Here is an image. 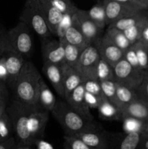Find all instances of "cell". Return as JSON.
Masks as SVG:
<instances>
[{
    "mask_svg": "<svg viewBox=\"0 0 148 149\" xmlns=\"http://www.w3.org/2000/svg\"><path fill=\"white\" fill-rule=\"evenodd\" d=\"M51 113L62 127L65 135L68 136H75L99 126L94 119H90L73 109L66 100L56 102Z\"/></svg>",
    "mask_w": 148,
    "mask_h": 149,
    "instance_id": "obj_1",
    "label": "cell"
},
{
    "mask_svg": "<svg viewBox=\"0 0 148 149\" xmlns=\"http://www.w3.org/2000/svg\"><path fill=\"white\" fill-rule=\"evenodd\" d=\"M41 78L34 64L26 61L12 88L16 100L27 104H38Z\"/></svg>",
    "mask_w": 148,
    "mask_h": 149,
    "instance_id": "obj_2",
    "label": "cell"
},
{
    "mask_svg": "<svg viewBox=\"0 0 148 149\" xmlns=\"http://www.w3.org/2000/svg\"><path fill=\"white\" fill-rule=\"evenodd\" d=\"M33 105L15 100L6 109L12 124L17 145L31 146V139L28 130V121Z\"/></svg>",
    "mask_w": 148,
    "mask_h": 149,
    "instance_id": "obj_3",
    "label": "cell"
},
{
    "mask_svg": "<svg viewBox=\"0 0 148 149\" xmlns=\"http://www.w3.org/2000/svg\"><path fill=\"white\" fill-rule=\"evenodd\" d=\"M20 20L26 23L43 39H46L52 34L45 20L39 0H26Z\"/></svg>",
    "mask_w": 148,
    "mask_h": 149,
    "instance_id": "obj_4",
    "label": "cell"
},
{
    "mask_svg": "<svg viewBox=\"0 0 148 149\" xmlns=\"http://www.w3.org/2000/svg\"><path fill=\"white\" fill-rule=\"evenodd\" d=\"M100 39L89 45L81 51L75 69L82 77L83 81L92 79H97V70L100 59L99 51Z\"/></svg>",
    "mask_w": 148,
    "mask_h": 149,
    "instance_id": "obj_5",
    "label": "cell"
},
{
    "mask_svg": "<svg viewBox=\"0 0 148 149\" xmlns=\"http://www.w3.org/2000/svg\"><path fill=\"white\" fill-rule=\"evenodd\" d=\"M10 45L13 49L24 56H29L33 48V37L30 27L20 21L7 31Z\"/></svg>",
    "mask_w": 148,
    "mask_h": 149,
    "instance_id": "obj_6",
    "label": "cell"
},
{
    "mask_svg": "<svg viewBox=\"0 0 148 149\" xmlns=\"http://www.w3.org/2000/svg\"><path fill=\"white\" fill-rule=\"evenodd\" d=\"M113 69L116 82L135 90L142 83L145 73V71L132 66L124 58L120 60Z\"/></svg>",
    "mask_w": 148,
    "mask_h": 149,
    "instance_id": "obj_7",
    "label": "cell"
},
{
    "mask_svg": "<svg viewBox=\"0 0 148 149\" xmlns=\"http://www.w3.org/2000/svg\"><path fill=\"white\" fill-rule=\"evenodd\" d=\"M49 112L39 103L32 106L29 116L28 130L33 145L43 138L49 119Z\"/></svg>",
    "mask_w": 148,
    "mask_h": 149,
    "instance_id": "obj_8",
    "label": "cell"
},
{
    "mask_svg": "<svg viewBox=\"0 0 148 149\" xmlns=\"http://www.w3.org/2000/svg\"><path fill=\"white\" fill-rule=\"evenodd\" d=\"M145 135L144 132H108L106 149H137Z\"/></svg>",
    "mask_w": 148,
    "mask_h": 149,
    "instance_id": "obj_9",
    "label": "cell"
},
{
    "mask_svg": "<svg viewBox=\"0 0 148 149\" xmlns=\"http://www.w3.org/2000/svg\"><path fill=\"white\" fill-rule=\"evenodd\" d=\"M73 22L78 26L83 35L90 43L101 38L100 35L102 34L103 29L93 22L89 16L87 10L78 8L73 15Z\"/></svg>",
    "mask_w": 148,
    "mask_h": 149,
    "instance_id": "obj_10",
    "label": "cell"
},
{
    "mask_svg": "<svg viewBox=\"0 0 148 149\" xmlns=\"http://www.w3.org/2000/svg\"><path fill=\"white\" fill-rule=\"evenodd\" d=\"M44 62H49L62 66L65 62V49L62 39L46 41L42 44Z\"/></svg>",
    "mask_w": 148,
    "mask_h": 149,
    "instance_id": "obj_11",
    "label": "cell"
},
{
    "mask_svg": "<svg viewBox=\"0 0 148 149\" xmlns=\"http://www.w3.org/2000/svg\"><path fill=\"white\" fill-rule=\"evenodd\" d=\"M3 56L5 58L6 66L8 72L7 83L13 88L26 61L23 55L16 52L13 48H10L5 51Z\"/></svg>",
    "mask_w": 148,
    "mask_h": 149,
    "instance_id": "obj_12",
    "label": "cell"
},
{
    "mask_svg": "<svg viewBox=\"0 0 148 149\" xmlns=\"http://www.w3.org/2000/svg\"><path fill=\"white\" fill-rule=\"evenodd\" d=\"M107 134L100 126L94 129L84 131L75 135L81 141L92 149H106L107 143Z\"/></svg>",
    "mask_w": 148,
    "mask_h": 149,
    "instance_id": "obj_13",
    "label": "cell"
},
{
    "mask_svg": "<svg viewBox=\"0 0 148 149\" xmlns=\"http://www.w3.org/2000/svg\"><path fill=\"white\" fill-rule=\"evenodd\" d=\"M99 51L100 58L114 67L123 58L124 52L110 41L102 36L99 41Z\"/></svg>",
    "mask_w": 148,
    "mask_h": 149,
    "instance_id": "obj_14",
    "label": "cell"
},
{
    "mask_svg": "<svg viewBox=\"0 0 148 149\" xmlns=\"http://www.w3.org/2000/svg\"><path fill=\"white\" fill-rule=\"evenodd\" d=\"M43 71L57 93L64 98L63 74L62 67L57 64L44 62Z\"/></svg>",
    "mask_w": 148,
    "mask_h": 149,
    "instance_id": "obj_15",
    "label": "cell"
},
{
    "mask_svg": "<svg viewBox=\"0 0 148 149\" xmlns=\"http://www.w3.org/2000/svg\"><path fill=\"white\" fill-rule=\"evenodd\" d=\"M84 95L85 89L82 82L71 93L67 98H65V100L73 109L90 119H94L90 112V109L86 103Z\"/></svg>",
    "mask_w": 148,
    "mask_h": 149,
    "instance_id": "obj_16",
    "label": "cell"
},
{
    "mask_svg": "<svg viewBox=\"0 0 148 149\" xmlns=\"http://www.w3.org/2000/svg\"><path fill=\"white\" fill-rule=\"evenodd\" d=\"M122 119L124 117H132L145 122H148V104L137 98L121 109Z\"/></svg>",
    "mask_w": 148,
    "mask_h": 149,
    "instance_id": "obj_17",
    "label": "cell"
},
{
    "mask_svg": "<svg viewBox=\"0 0 148 149\" xmlns=\"http://www.w3.org/2000/svg\"><path fill=\"white\" fill-rule=\"evenodd\" d=\"M39 1L51 33L56 35L57 29L63 17V13L51 5L47 0H39Z\"/></svg>",
    "mask_w": 148,
    "mask_h": 149,
    "instance_id": "obj_18",
    "label": "cell"
},
{
    "mask_svg": "<svg viewBox=\"0 0 148 149\" xmlns=\"http://www.w3.org/2000/svg\"><path fill=\"white\" fill-rule=\"evenodd\" d=\"M136 10L131 9L120 3L117 2L113 0H106L105 1V17L106 25H111L118 19L123 16L130 14Z\"/></svg>",
    "mask_w": 148,
    "mask_h": 149,
    "instance_id": "obj_19",
    "label": "cell"
},
{
    "mask_svg": "<svg viewBox=\"0 0 148 149\" xmlns=\"http://www.w3.org/2000/svg\"><path fill=\"white\" fill-rule=\"evenodd\" d=\"M63 74L64 98H67L71 93L83 82V79L79 73L74 68L63 64L62 65Z\"/></svg>",
    "mask_w": 148,
    "mask_h": 149,
    "instance_id": "obj_20",
    "label": "cell"
},
{
    "mask_svg": "<svg viewBox=\"0 0 148 149\" xmlns=\"http://www.w3.org/2000/svg\"><path fill=\"white\" fill-rule=\"evenodd\" d=\"M97 110L102 119L108 121H122L120 109L106 97H103L101 99Z\"/></svg>",
    "mask_w": 148,
    "mask_h": 149,
    "instance_id": "obj_21",
    "label": "cell"
},
{
    "mask_svg": "<svg viewBox=\"0 0 148 149\" xmlns=\"http://www.w3.org/2000/svg\"><path fill=\"white\" fill-rule=\"evenodd\" d=\"M147 17H148V14L145 13V10L134 12V13H131L130 14L123 16V17L118 19L108 26L115 28L120 31H124L134 26L135 24L140 22L141 20H144Z\"/></svg>",
    "mask_w": 148,
    "mask_h": 149,
    "instance_id": "obj_22",
    "label": "cell"
},
{
    "mask_svg": "<svg viewBox=\"0 0 148 149\" xmlns=\"http://www.w3.org/2000/svg\"><path fill=\"white\" fill-rule=\"evenodd\" d=\"M63 39L68 43L78 47L82 50L91 44L86 39L78 26L73 22L72 26L68 29L65 33Z\"/></svg>",
    "mask_w": 148,
    "mask_h": 149,
    "instance_id": "obj_23",
    "label": "cell"
},
{
    "mask_svg": "<svg viewBox=\"0 0 148 149\" xmlns=\"http://www.w3.org/2000/svg\"><path fill=\"white\" fill-rule=\"evenodd\" d=\"M104 37L118 47L120 49L125 52L131 45L129 39L125 36L123 31L118 30L115 28L108 26V29L106 31L105 33L103 35Z\"/></svg>",
    "mask_w": 148,
    "mask_h": 149,
    "instance_id": "obj_24",
    "label": "cell"
},
{
    "mask_svg": "<svg viewBox=\"0 0 148 149\" xmlns=\"http://www.w3.org/2000/svg\"><path fill=\"white\" fill-rule=\"evenodd\" d=\"M56 98L43 79H41L39 93V103L46 110L51 111L56 104Z\"/></svg>",
    "mask_w": 148,
    "mask_h": 149,
    "instance_id": "obj_25",
    "label": "cell"
},
{
    "mask_svg": "<svg viewBox=\"0 0 148 149\" xmlns=\"http://www.w3.org/2000/svg\"><path fill=\"white\" fill-rule=\"evenodd\" d=\"M136 98V90L117 83L116 105L121 110L127 104Z\"/></svg>",
    "mask_w": 148,
    "mask_h": 149,
    "instance_id": "obj_26",
    "label": "cell"
},
{
    "mask_svg": "<svg viewBox=\"0 0 148 149\" xmlns=\"http://www.w3.org/2000/svg\"><path fill=\"white\" fill-rule=\"evenodd\" d=\"M105 1L106 0H99L89 10H87L90 18L96 25L102 29L106 25Z\"/></svg>",
    "mask_w": 148,
    "mask_h": 149,
    "instance_id": "obj_27",
    "label": "cell"
},
{
    "mask_svg": "<svg viewBox=\"0 0 148 149\" xmlns=\"http://www.w3.org/2000/svg\"><path fill=\"white\" fill-rule=\"evenodd\" d=\"M62 40H63L64 49H65V62H64V64L75 68L82 49L78 48V47L74 46V45L68 43L63 39H62Z\"/></svg>",
    "mask_w": 148,
    "mask_h": 149,
    "instance_id": "obj_28",
    "label": "cell"
},
{
    "mask_svg": "<svg viewBox=\"0 0 148 149\" xmlns=\"http://www.w3.org/2000/svg\"><path fill=\"white\" fill-rule=\"evenodd\" d=\"M12 132H14L12 124L7 111H5L0 116V143L12 137Z\"/></svg>",
    "mask_w": 148,
    "mask_h": 149,
    "instance_id": "obj_29",
    "label": "cell"
},
{
    "mask_svg": "<svg viewBox=\"0 0 148 149\" xmlns=\"http://www.w3.org/2000/svg\"><path fill=\"white\" fill-rule=\"evenodd\" d=\"M140 69L147 71L148 68V45L138 41L133 44Z\"/></svg>",
    "mask_w": 148,
    "mask_h": 149,
    "instance_id": "obj_30",
    "label": "cell"
},
{
    "mask_svg": "<svg viewBox=\"0 0 148 149\" xmlns=\"http://www.w3.org/2000/svg\"><path fill=\"white\" fill-rule=\"evenodd\" d=\"M97 79L100 81L114 80V69L110 64L100 58L97 70Z\"/></svg>",
    "mask_w": 148,
    "mask_h": 149,
    "instance_id": "obj_31",
    "label": "cell"
},
{
    "mask_svg": "<svg viewBox=\"0 0 148 149\" xmlns=\"http://www.w3.org/2000/svg\"><path fill=\"white\" fill-rule=\"evenodd\" d=\"M123 121V129L125 132H144L147 122L132 117H124Z\"/></svg>",
    "mask_w": 148,
    "mask_h": 149,
    "instance_id": "obj_32",
    "label": "cell"
},
{
    "mask_svg": "<svg viewBox=\"0 0 148 149\" xmlns=\"http://www.w3.org/2000/svg\"><path fill=\"white\" fill-rule=\"evenodd\" d=\"M100 84L104 97L116 105L117 82L115 80H106V81H100Z\"/></svg>",
    "mask_w": 148,
    "mask_h": 149,
    "instance_id": "obj_33",
    "label": "cell"
},
{
    "mask_svg": "<svg viewBox=\"0 0 148 149\" xmlns=\"http://www.w3.org/2000/svg\"><path fill=\"white\" fill-rule=\"evenodd\" d=\"M148 20V17L145 18L144 20H141L138 23L135 24L134 26H131V27L129 28V29H126V30L123 31L124 33L125 36H126L130 43L131 45L136 43V42L139 40V37H140L141 32H142V28H143L144 25L146 23L147 20Z\"/></svg>",
    "mask_w": 148,
    "mask_h": 149,
    "instance_id": "obj_34",
    "label": "cell"
},
{
    "mask_svg": "<svg viewBox=\"0 0 148 149\" xmlns=\"http://www.w3.org/2000/svg\"><path fill=\"white\" fill-rule=\"evenodd\" d=\"M77 10L68 12V13L63 14V17H62V20H61L60 23H59V26H58L56 32V35L57 36L59 39H64V36H65L66 31L72 26L73 15Z\"/></svg>",
    "mask_w": 148,
    "mask_h": 149,
    "instance_id": "obj_35",
    "label": "cell"
},
{
    "mask_svg": "<svg viewBox=\"0 0 148 149\" xmlns=\"http://www.w3.org/2000/svg\"><path fill=\"white\" fill-rule=\"evenodd\" d=\"M48 2L63 14L78 9L71 0H47Z\"/></svg>",
    "mask_w": 148,
    "mask_h": 149,
    "instance_id": "obj_36",
    "label": "cell"
},
{
    "mask_svg": "<svg viewBox=\"0 0 148 149\" xmlns=\"http://www.w3.org/2000/svg\"><path fill=\"white\" fill-rule=\"evenodd\" d=\"M84 89L86 92L91 93L93 95L99 96V97H103V93L102 91L101 84L100 81L98 79H87L83 81Z\"/></svg>",
    "mask_w": 148,
    "mask_h": 149,
    "instance_id": "obj_37",
    "label": "cell"
},
{
    "mask_svg": "<svg viewBox=\"0 0 148 149\" xmlns=\"http://www.w3.org/2000/svg\"><path fill=\"white\" fill-rule=\"evenodd\" d=\"M136 97L148 104V72L145 71L143 80L136 90Z\"/></svg>",
    "mask_w": 148,
    "mask_h": 149,
    "instance_id": "obj_38",
    "label": "cell"
},
{
    "mask_svg": "<svg viewBox=\"0 0 148 149\" xmlns=\"http://www.w3.org/2000/svg\"><path fill=\"white\" fill-rule=\"evenodd\" d=\"M64 141H65L64 145H66L71 149H92L75 136L65 135Z\"/></svg>",
    "mask_w": 148,
    "mask_h": 149,
    "instance_id": "obj_39",
    "label": "cell"
},
{
    "mask_svg": "<svg viewBox=\"0 0 148 149\" xmlns=\"http://www.w3.org/2000/svg\"><path fill=\"white\" fill-rule=\"evenodd\" d=\"M10 48H12V47L10 45L7 31L2 26H0V58Z\"/></svg>",
    "mask_w": 148,
    "mask_h": 149,
    "instance_id": "obj_40",
    "label": "cell"
},
{
    "mask_svg": "<svg viewBox=\"0 0 148 149\" xmlns=\"http://www.w3.org/2000/svg\"><path fill=\"white\" fill-rule=\"evenodd\" d=\"M123 58L126 59L132 66H133L134 68L140 69L139 65V61H138L137 56H136V51H135L134 47H133V45H131V46L129 47V49H128L127 50L125 51Z\"/></svg>",
    "mask_w": 148,
    "mask_h": 149,
    "instance_id": "obj_41",
    "label": "cell"
},
{
    "mask_svg": "<svg viewBox=\"0 0 148 149\" xmlns=\"http://www.w3.org/2000/svg\"><path fill=\"white\" fill-rule=\"evenodd\" d=\"M103 97H99V96H97L95 95H93L91 93L86 91L85 95H84L86 103V105L89 109H97L99 105H100V101H101V99Z\"/></svg>",
    "mask_w": 148,
    "mask_h": 149,
    "instance_id": "obj_42",
    "label": "cell"
},
{
    "mask_svg": "<svg viewBox=\"0 0 148 149\" xmlns=\"http://www.w3.org/2000/svg\"><path fill=\"white\" fill-rule=\"evenodd\" d=\"M8 80V72L6 66L5 58L4 56L0 58V81L7 82Z\"/></svg>",
    "mask_w": 148,
    "mask_h": 149,
    "instance_id": "obj_43",
    "label": "cell"
},
{
    "mask_svg": "<svg viewBox=\"0 0 148 149\" xmlns=\"http://www.w3.org/2000/svg\"><path fill=\"white\" fill-rule=\"evenodd\" d=\"M113 1H115L117 2L120 3V4H123V5L126 6V7H129L131 9H133V10H136V11H142V10H145V9H144L143 7H141L140 5H139L138 4H136V2H134L132 0H113Z\"/></svg>",
    "mask_w": 148,
    "mask_h": 149,
    "instance_id": "obj_44",
    "label": "cell"
},
{
    "mask_svg": "<svg viewBox=\"0 0 148 149\" xmlns=\"http://www.w3.org/2000/svg\"><path fill=\"white\" fill-rule=\"evenodd\" d=\"M17 142L14 137H11L8 140L0 143V149H15Z\"/></svg>",
    "mask_w": 148,
    "mask_h": 149,
    "instance_id": "obj_45",
    "label": "cell"
},
{
    "mask_svg": "<svg viewBox=\"0 0 148 149\" xmlns=\"http://www.w3.org/2000/svg\"><path fill=\"white\" fill-rule=\"evenodd\" d=\"M5 83L0 81V101L7 102L8 100V91Z\"/></svg>",
    "mask_w": 148,
    "mask_h": 149,
    "instance_id": "obj_46",
    "label": "cell"
},
{
    "mask_svg": "<svg viewBox=\"0 0 148 149\" xmlns=\"http://www.w3.org/2000/svg\"><path fill=\"white\" fill-rule=\"evenodd\" d=\"M139 41L148 45V20H147L146 23L144 25L143 28H142Z\"/></svg>",
    "mask_w": 148,
    "mask_h": 149,
    "instance_id": "obj_47",
    "label": "cell"
},
{
    "mask_svg": "<svg viewBox=\"0 0 148 149\" xmlns=\"http://www.w3.org/2000/svg\"><path fill=\"white\" fill-rule=\"evenodd\" d=\"M137 149H148V135H145Z\"/></svg>",
    "mask_w": 148,
    "mask_h": 149,
    "instance_id": "obj_48",
    "label": "cell"
},
{
    "mask_svg": "<svg viewBox=\"0 0 148 149\" xmlns=\"http://www.w3.org/2000/svg\"><path fill=\"white\" fill-rule=\"evenodd\" d=\"M132 1L140 5L141 7H142L145 10H148V5L146 1H145V0H132Z\"/></svg>",
    "mask_w": 148,
    "mask_h": 149,
    "instance_id": "obj_49",
    "label": "cell"
},
{
    "mask_svg": "<svg viewBox=\"0 0 148 149\" xmlns=\"http://www.w3.org/2000/svg\"><path fill=\"white\" fill-rule=\"evenodd\" d=\"M7 109V102L0 101V116L6 111Z\"/></svg>",
    "mask_w": 148,
    "mask_h": 149,
    "instance_id": "obj_50",
    "label": "cell"
},
{
    "mask_svg": "<svg viewBox=\"0 0 148 149\" xmlns=\"http://www.w3.org/2000/svg\"><path fill=\"white\" fill-rule=\"evenodd\" d=\"M15 149H32L30 146H21V145H17Z\"/></svg>",
    "mask_w": 148,
    "mask_h": 149,
    "instance_id": "obj_51",
    "label": "cell"
},
{
    "mask_svg": "<svg viewBox=\"0 0 148 149\" xmlns=\"http://www.w3.org/2000/svg\"><path fill=\"white\" fill-rule=\"evenodd\" d=\"M145 133L147 135H148V122H147L146 124V127H145Z\"/></svg>",
    "mask_w": 148,
    "mask_h": 149,
    "instance_id": "obj_52",
    "label": "cell"
},
{
    "mask_svg": "<svg viewBox=\"0 0 148 149\" xmlns=\"http://www.w3.org/2000/svg\"><path fill=\"white\" fill-rule=\"evenodd\" d=\"M64 148H65V149H71V148H69V147L67 146L66 145H64Z\"/></svg>",
    "mask_w": 148,
    "mask_h": 149,
    "instance_id": "obj_53",
    "label": "cell"
},
{
    "mask_svg": "<svg viewBox=\"0 0 148 149\" xmlns=\"http://www.w3.org/2000/svg\"><path fill=\"white\" fill-rule=\"evenodd\" d=\"M145 1H146L147 4V5H148V0H145Z\"/></svg>",
    "mask_w": 148,
    "mask_h": 149,
    "instance_id": "obj_54",
    "label": "cell"
},
{
    "mask_svg": "<svg viewBox=\"0 0 148 149\" xmlns=\"http://www.w3.org/2000/svg\"><path fill=\"white\" fill-rule=\"evenodd\" d=\"M147 72H148V68H147Z\"/></svg>",
    "mask_w": 148,
    "mask_h": 149,
    "instance_id": "obj_55",
    "label": "cell"
}]
</instances>
